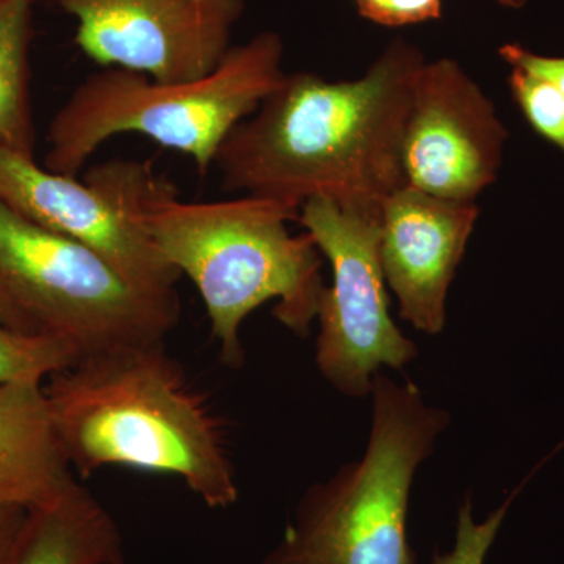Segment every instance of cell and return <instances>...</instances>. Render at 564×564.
Here are the masks:
<instances>
[{
	"instance_id": "1",
	"label": "cell",
	"mask_w": 564,
	"mask_h": 564,
	"mask_svg": "<svg viewBox=\"0 0 564 564\" xmlns=\"http://www.w3.org/2000/svg\"><path fill=\"white\" fill-rule=\"evenodd\" d=\"M422 51L393 40L356 80L285 74L223 141L214 166L226 192L295 204L314 196L381 206L406 187L403 135Z\"/></svg>"
},
{
	"instance_id": "2",
	"label": "cell",
	"mask_w": 564,
	"mask_h": 564,
	"mask_svg": "<svg viewBox=\"0 0 564 564\" xmlns=\"http://www.w3.org/2000/svg\"><path fill=\"white\" fill-rule=\"evenodd\" d=\"M117 166L144 231L198 289L225 366H242V323L272 300H278L274 317L285 328L300 337L310 334L325 288L317 243L288 228L299 218V206L252 195L182 202L176 187L147 163L117 161Z\"/></svg>"
},
{
	"instance_id": "3",
	"label": "cell",
	"mask_w": 564,
	"mask_h": 564,
	"mask_svg": "<svg viewBox=\"0 0 564 564\" xmlns=\"http://www.w3.org/2000/svg\"><path fill=\"white\" fill-rule=\"evenodd\" d=\"M70 466L174 475L204 503L239 500L225 426L188 383L165 343L85 356L44 386Z\"/></svg>"
},
{
	"instance_id": "4",
	"label": "cell",
	"mask_w": 564,
	"mask_h": 564,
	"mask_svg": "<svg viewBox=\"0 0 564 564\" xmlns=\"http://www.w3.org/2000/svg\"><path fill=\"white\" fill-rule=\"evenodd\" d=\"M282 55L281 36L262 32L195 80L159 82L122 68L91 74L52 118L44 169L76 177L107 140L140 133L191 155L206 176L223 141L284 79Z\"/></svg>"
},
{
	"instance_id": "5",
	"label": "cell",
	"mask_w": 564,
	"mask_h": 564,
	"mask_svg": "<svg viewBox=\"0 0 564 564\" xmlns=\"http://www.w3.org/2000/svg\"><path fill=\"white\" fill-rule=\"evenodd\" d=\"M366 454L307 489L262 564H415L406 518L415 470L433 454L451 414L413 383L377 372Z\"/></svg>"
},
{
	"instance_id": "6",
	"label": "cell",
	"mask_w": 564,
	"mask_h": 564,
	"mask_svg": "<svg viewBox=\"0 0 564 564\" xmlns=\"http://www.w3.org/2000/svg\"><path fill=\"white\" fill-rule=\"evenodd\" d=\"M0 282L41 332L82 358L165 343L180 322L177 292L144 291L90 248L0 203Z\"/></svg>"
},
{
	"instance_id": "7",
	"label": "cell",
	"mask_w": 564,
	"mask_h": 564,
	"mask_svg": "<svg viewBox=\"0 0 564 564\" xmlns=\"http://www.w3.org/2000/svg\"><path fill=\"white\" fill-rule=\"evenodd\" d=\"M299 220L328 259L332 288L318 304L315 362L326 381L348 397L370 395L381 367L403 369L417 356L389 314L380 259L381 206L314 196Z\"/></svg>"
},
{
	"instance_id": "8",
	"label": "cell",
	"mask_w": 564,
	"mask_h": 564,
	"mask_svg": "<svg viewBox=\"0 0 564 564\" xmlns=\"http://www.w3.org/2000/svg\"><path fill=\"white\" fill-rule=\"evenodd\" d=\"M0 203L41 228L90 248L144 291L176 292L181 273L133 214L115 161L85 182L52 173L35 158L0 150Z\"/></svg>"
},
{
	"instance_id": "9",
	"label": "cell",
	"mask_w": 564,
	"mask_h": 564,
	"mask_svg": "<svg viewBox=\"0 0 564 564\" xmlns=\"http://www.w3.org/2000/svg\"><path fill=\"white\" fill-rule=\"evenodd\" d=\"M43 2L76 20V44L91 61L159 82L195 80L217 68L245 10V0Z\"/></svg>"
},
{
	"instance_id": "10",
	"label": "cell",
	"mask_w": 564,
	"mask_h": 564,
	"mask_svg": "<svg viewBox=\"0 0 564 564\" xmlns=\"http://www.w3.org/2000/svg\"><path fill=\"white\" fill-rule=\"evenodd\" d=\"M507 140L491 99L458 62L423 63L403 135L408 187L475 202L499 176Z\"/></svg>"
},
{
	"instance_id": "11",
	"label": "cell",
	"mask_w": 564,
	"mask_h": 564,
	"mask_svg": "<svg viewBox=\"0 0 564 564\" xmlns=\"http://www.w3.org/2000/svg\"><path fill=\"white\" fill-rule=\"evenodd\" d=\"M480 209L414 187L381 204L380 259L400 315L419 332L443 333L445 302Z\"/></svg>"
},
{
	"instance_id": "12",
	"label": "cell",
	"mask_w": 564,
	"mask_h": 564,
	"mask_svg": "<svg viewBox=\"0 0 564 564\" xmlns=\"http://www.w3.org/2000/svg\"><path fill=\"white\" fill-rule=\"evenodd\" d=\"M77 484L40 381L0 388V499L47 507Z\"/></svg>"
},
{
	"instance_id": "13",
	"label": "cell",
	"mask_w": 564,
	"mask_h": 564,
	"mask_svg": "<svg viewBox=\"0 0 564 564\" xmlns=\"http://www.w3.org/2000/svg\"><path fill=\"white\" fill-rule=\"evenodd\" d=\"M10 564H126L124 541L113 516L77 481L31 511Z\"/></svg>"
},
{
	"instance_id": "14",
	"label": "cell",
	"mask_w": 564,
	"mask_h": 564,
	"mask_svg": "<svg viewBox=\"0 0 564 564\" xmlns=\"http://www.w3.org/2000/svg\"><path fill=\"white\" fill-rule=\"evenodd\" d=\"M32 0H0V150L33 158L29 43Z\"/></svg>"
},
{
	"instance_id": "15",
	"label": "cell",
	"mask_w": 564,
	"mask_h": 564,
	"mask_svg": "<svg viewBox=\"0 0 564 564\" xmlns=\"http://www.w3.org/2000/svg\"><path fill=\"white\" fill-rule=\"evenodd\" d=\"M76 345L57 334L24 333L0 325V388L40 381L76 366Z\"/></svg>"
},
{
	"instance_id": "16",
	"label": "cell",
	"mask_w": 564,
	"mask_h": 564,
	"mask_svg": "<svg viewBox=\"0 0 564 564\" xmlns=\"http://www.w3.org/2000/svg\"><path fill=\"white\" fill-rule=\"evenodd\" d=\"M511 95L538 135L564 154V96L551 82L519 68H510Z\"/></svg>"
},
{
	"instance_id": "17",
	"label": "cell",
	"mask_w": 564,
	"mask_h": 564,
	"mask_svg": "<svg viewBox=\"0 0 564 564\" xmlns=\"http://www.w3.org/2000/svg\"><path fill=\"white\" fill-rule=\"evenodd\" d=\"M541 466H543V463L538 464L529 477L518 488H514L507 500L497 510H494L485 521H474L473 502L467 497L466 502L459 508L455 547L447 554H434L433 564H485L486 555H488L489 549L496 541L497 533H499L500 527L507 518L508 510Z\"/></svg>"
},
{
	"instance_id": "18",
	"label": "cell",
	"mask_w": 564,
	"mask_h": 564,
	"mask_svg": "<svg viewBox=\"0 0 564 564\" xmlns=\"http://www.w3.org/2000/svg\"><path fill=\"white\" fill-rule=\"evenodd\" d=\"M364 20L383 28H406L443 17V0H355Z\"/></svg>"
},
{
	"instance_id": "19",
	"label": "cell",
	"mask_w": 564,
	"mask_h": 564,
	"mask_svg": "<svg viewBox=\"0 0 564 564\" xmlns=\"http://www.w3.org/2000/svg\"><path fill=\"white\" fill-rule=\"evenodd\" d=\"M499 54L510 68H519L551 82L564 96V55L536 54L519 43L503 44L499 47Z\"/></svg>"
},
{
	"instance_id": "20",
	"label": "cell",
	"mask_w": 564,
	"mask_h": 564,
	"mask_svg": "<svg viewBox=\"0 0 564 564\" xmlns=\"http://www.w3.org/2000/svg\"><path fill=\"white\" fill-rule=\"evenodd\" d=\"M29 508L0 499V564H10L28 525Z\"/></svg>"
},
{
	"instance_id": "21",
	"label": "cell",
	"mask_w": 564,
	"mask_h": 564,
	"mask_svg": "<svg viewBox=\"0 0 564 564\" xmlns=\"http://www.w3.org/2000/svg\"><path fill=\"white\" fill-rule=\"evenodd\" d=\"M0 325L9 326V328L18 329L24 333H40L41 329L31 315L14 302L13 296L7 292L0 282Z\"/></svg>"
},
{
	"instance_id": "22",
	"label": "cell",
	"mask_w": 564,
	"mask_h": 564,
	"mask_svg": "<svg viewBox=\"0 0 564 564\" xmlns=\"http://www.w3.org/2000/svg\"><path fill=\"white\" fill-rule=\"evenodd\" d=\"M494 2L499 3V6L505 7V9L521 10L524 9L530 0H494Z\"/></svg>"
}]
</instances>
